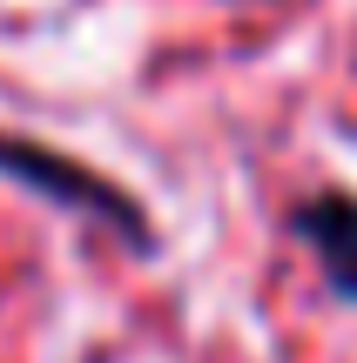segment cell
Returning <instances> with one entry per match:
<instances>
[{"label": "cell", "mask_w": 357, "mask_h": 363, "mask_svg": "<svg viewBox=\"0 0 357 363\" xmlns=\"http://www.w3.org/2000/svg\"><path fill=\"white\" fill-rule=\"evenodd\" d=\"M0 182L40 195V202L67 208V216H94L101 229H115L135 256L155 249V229H148V208L135 202L121 182H108L101 169H88L81 155H61V148L34 142V135H0Z\"/></svg>", "instance_id": "obj_1"}, {"label": "cell", "mask_w": 357, "mask_h": 363, "mask_svg": "<svg viewBox=\"0 0 357 363\" xmlns=\"http://www.w3.org/2000/svg\"><path fill=\"white\" fill-rule=\"evenodd\" d=\"M290 235L317 256L331 296L357 303V189H310L290 208Z\"/></svg>", "instance_id": "obj_2"}]
</instances>
